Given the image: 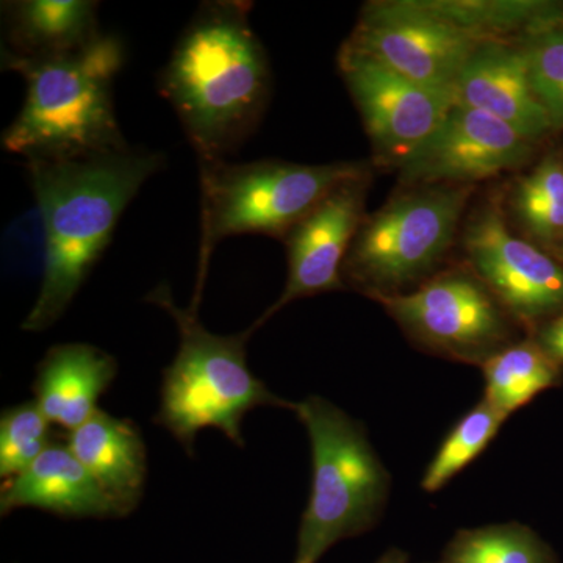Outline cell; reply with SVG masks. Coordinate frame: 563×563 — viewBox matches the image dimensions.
<instances>
[{"label":"cell","instance_id":"4fadbf2b","mask_svg":"<svg viewBox=\"0 0 563 563\" xmlns=\"http://www.w3.org/2000/svg\"><path fill=\"white\" fill-rule=\"evenodd\" d=\"M531 144L498 118L455 103L398 166L399 177L412 187L473 185L523 165Z\"/></svg>","mask_w":563,"mask_h":563},{"label":"cell","instance_id":"6da1fadb","mask_svg":"<svg viewBox=\"0 0 563 563\" xmlns=\"http://www.w3.org/2000/svg\"><path fill=\"white\" fill-rule=\"evenodd\" d=\"M165 163L162 152L132 146L25 162L44 236V258L38 298L22 331H46L60 320L109 247L122 213Z\"/></svg>","mask_w":563,"mask_h":563},{"label":"cell","instance_id":"52a82bcc","mask_svg":"<svg viewBox=\"0 0 563 563\" xmlns=\"http://www.w3.org/2000/svg\"><path fill=\"white\" fill-rule=\"evenodd\" d=\"M473 191V185L415 187L365 217L344 261V285L373 299L401 295L431 279Z\"/></svg>","mask_w":563,"mask_h":563},{"label":"cell","instance_id":"30bf717a","mask_svg":"<svg viewBox=\"0 0 563 563\" xmlns=\"http://www.w3.org/2000/svg\"><path fill=\"white\" fill-rule=\"evenodd\" d=\"M339 66L380 161L401 165L455 106L454 88H432L401 76L343 44Z\"/></svg>","mask_w":563,"mask_h":563},{"label":"cell","instance_id":"d6986e66","mask_svg":"<svg viewBox=\"0 0 563 563\" xmlns=\"http://www.w3.org/2000/svg\"><path fill=\"white\" fill-rule=\"evenodd\" d=\"M481 368L485 401L507 417L561 380V365L532 340L509 344Z\"/></svg>","mask_w":563,"mask_h":563},{"label":"cell","instance_id":"e0dca14e","mask_svg":"<svg viewBox=\"0 0 563 563\" xmlns=\"http://www.w3.org/2000/svg\"><path fill=\"white\" fill-rule=\"evenodd\" d=\"M118 374L113 355L88 343L51 347L36 366L32 390L51 424L74 431L98 412L99 398Z\"/></svg>","mask_w":563,"mask_h":563},{"label":"cell","instance_id":"ac0fdd59","mask_svg":"<svg viewBox=\"0 0 563 563\" xmlns=\"http://www.w3.org/2000/svg\"><path fill=\"white\" fill-rule=\"evenodd\" d=\"M66 444L101 485L118 517L136 509L146 485L147 455L135 422L98 410L69 432Z\"/></svg>","mask_w":563,"mask_h":563},{"label":"cell","instance_id":"484cf974","mask_svg":"<svg viewBox=\"0 0 563 563\" xmlns=\"http://www.w3.org/2000/svg\"><path fill=\"white\" fill-rule=\"evenodd\" d=\"M537 343L553 361L563 365V312L554 317L553 320L544 322Z\"/></svg>","mask_w":563,"mask_h":563},{"label":"cell","instance_id":"44dd1931","mask_svg":"<svg viewBox=\"0 0 563 563\" xmlns=\"http://www.w3.org/2000/svg\"><path fill=\"white\" fill-rule=\"evenodd\" d=\"M426 9L481 40H503L515 31L528 32L558 14L548 3L525 0H421Z\"/></svg>","mask_w":563,"mask_h":563},{"label":"cell","instance_id":"ffe728a7","mask_svg":"<svg viewBox=\"0 0 563 563\" xmlns=\"http://www.w3.org/2000/svg\"><path fill=\"white\" fill-rule=\"evenodd\" d=\"M442 563H558V558L528 526L506 523L459 531Z\"/></svg>","mask_w":563,"mask_h":563},{"label":"cell","instance_id":"7402d4cb","mask_svg":"<svg viewBox=\"0 0 563 563\" xmlns=\"http://www.w3.org/2000/svg\"><path fill=\"white\" fill-rule=\"evenodd\" d=\"M512 206L517 220L536 242H563V161L543 158L515 185Z\"/></svg>","mask_w":563,"mask_h":563},{"label":"cell","instance_id":"7c38bea8","mask_svg":"<svg viewBox=\"0 0 563 563\" xmlns=\"http://www.w3.org/2000/svg\"><path fill=\"white\" fill-rule=\"evenodd\" d=\"M369 184V172L343 181L292 225L284 239L288 257L287 285L279 299L247 329L251 335L292 301L346 290L343 265L365 220Z\"/></svg>","mask_w":563,"mask_h":563},{"label":"cell","instance_id":"5b68a950","mask_svg":"<svg viewBox=\"0 0 563 563\" xmlns=\"http://www.w3.org/2000/svg\"><path fill=\"white\" fill-rule=\"evenodd\" d=\"M292 412L309 433L313 463L295 563H317L333 544L377 525L391 477L361 422L328 399L309 396Z\"/></svg>","mask_w":563,"mask_h":563},{"label":"cell","instance_id":"603a6c76","mask_svg":"<svg viewBox=\"0 0 563 563\" xmlns=\"http://www.w3.org/2000/svg\"><path fill=\"white\" fill-rule=\"evenodd\" d=\"M507 418V415L499 412L485 399L477 404L443 440L422 476V490H442L444 485L487 450Z\"/></svg>","mask_w":563,"mask_h":563},{"label":"cell","instance_id":"277c9868","mask_svg":"<svg viewBox=\"0 0 563 563\" xmlns=\"http://www.w3.org/2000/svg\"><path fill=\"white\" fill-rule=\"evenodd\" d=\"M146 302L172 314L179 329V351L163 373L161 406L154 422L172 433L188 455H195L196 437L202 429H218L244 448L242 424L251 410H292L295 402L274 395L247 366V329L235 335L210 332L199 320V306L180 309L168 284L155 287Z\"/></svg>","mask_w":563,"mask_h":563},{"label":"cell","instance_id":"cb8c5ba5","mask_svg":"<svg viewBox=\"0 0 563 563\" xmlns=\"http://www.w3.org/2000/svg\"><path fill=\"white\" fill-rule=\"evenodd\" d=\"M537 98L554 129H563V18H548L529 29L523 44Z\"/></svg>","mask_w":563,"mask_h":563},{"label":"cell","instance_id":"3957f363","mask_svg":"<svg viewBox=\"0 0 563 563\" xmlns=\"http://www.w3.org/2000/svg\"><path fill=\"white\" fill-rule=\"evenodd\" d=\"M120 36L102 33L85 49L36 62H2L25 80L24 106L2 147L29 161L81 157L131 146L114 113V79L124 66Z\"/></svg>","mask_w":563,"mask_h":563},{"label":"cell","instance_id":"9c48e42d","mask_svg":"<svg viewBox=\"0 0 563 563\" xmlns=\"http://www.w3.org/2000/svg\"><path fill=\"white\" fill-rule=\"evenodd\" d=\"M483 41L437 16L421 0H402L366 5L344 44L407 79L432 88H454Z\"/></svg>","mask_w":563,"mask_h":563},{"label":"cell","instance_id":"ba28073f","mask_svg":"<svg viewBox=\"0 0 563 563\" xmlns=\"http://www.w3.org/2000/svg\"><path fill=\"white\" fill-rule=\"evenodd\" d=\"M373 299L412 342L451 361L483 366L514 343L512 314L472 268L433 274L413 290Z\"/></svg>","mask_w":563,"mask_h":563},{"label":"cell","instance_id":"d4e9b609","mask_svg":"<svg viewBox=\"0 0 563 563\" xmlns=\"http://www.w3.org/2000/svg\"><path fill=\"white\" fill-rule=\"evenodd\" d=\"M51 421L35 401L10 407L0 417V476L25 472L52 443Z\"/></svg>","mask_w":563,"mask_h":563},{"label":"cell","instance_id":"8992f818","mask_svg":"<svg viewBox=\"0 0 563 563\" xmlns=\"http://www.w3.org/2000/svg\"><path fill=\"white\" fill-rule=\"evenodd\" d=\"M201 180V251L192 302L201 303L211 254L229 236L284 240L343 181L369 172L362 162L299 165L282 161L198 162Z\"/></svg>","mask_w":563,"mask_h":563},{"label":"cell","instance_id":"5bb4252c","mask_svg":"<svg viewBox=\"0 0 563 563\" xmlns=\"http://www.w3.org/2000/svg\"><path fill=\"white\" fill-rule=\"evenodd\" d=\"M454 90L455 103L498 118L531 143L554 129L533 91L523 46L504 40L483 41Z\"/></svg>","mask_w":563,"mask_h":563},{"label":"cell","instance_id":"8fae6325","mask_svg":"<svg viewBox=\"0 0 563 563\" xmlns=\"http://www.w3.org/2000/svg\"><path fill=\"white\" fill-rule=\"evenodd\" d=\"M470 268L512 314L532 325L563 312V268L536 244L515 235L501 207L487 202L463 235Z\"/></svg>","mask_w":563,"mask_h":563},{"label":"cell","instance_id":"2e32d148","mask_svg":"<svg viewBox=\"0 0 563 563\" xmlns=\"http://www.w3.org/2000/svg\"><path fill=\"white\" fill-rule=\"evenodd\" d=\"M91 0L2 3V62H36L85 49L102 35Z\"/></svg>","mask_w":563,"mask_h":563},{"label":"cell","instance_id":"4316f807","mask_svg":"<svg viewBox=\"0 0 563 563\" xmlns=\"http://www.w3.org/2000/svg\"><path fill=\"white\" fill-rule=\"evenodd\" d=\"M377 563H409V555L398 550V548H391Z\"/></svg>","mask_w":563,"mask_h":563},{"label":"cell","instance_id":"83f0119b","mask_svg":"<svg viewBox=\"0 0 563 563\" xmlns=\"http://www.w3.org/2000/svg\"><path fill=\"white\" fill-rule=\"evenodd\" d=\"M561 251H562V254H563V242H562V244H561Z\"/></svg>","mask_w":563,"mask_h":563},{"label":"cell","instance_id":"9a60e30c","mask_svg":"<svg viewBox=\"0 0 563 563\" xmlns=\"http://www.w3.org/2000/svg\"><path fill=\"white\" fill-rule=\"evenodd\" d=\"M25 507L65 518H120L68 444L55 442L25 472L2 485V517Z\"/></svg>","mask_w":563,"mask_h":563},{"label":"cell","instance_id":"7a4b0ae2","mask_svg":"<svg viewBox=\"0 0 563 563\" xmlns=\"http://www.w3.org/2000/svg\"><path fill=\"white\" fill-rule=\"evenodd\" d=\"M250 11L236 0L201 3L158 74L198 162L229 161L268 107L272 68Z\"/></svg>","mask_w":563,"mask_h":563}]
</instances>
